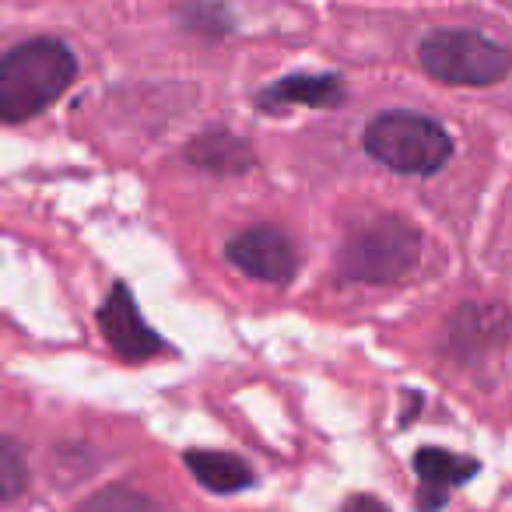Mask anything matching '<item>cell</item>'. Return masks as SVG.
<instances>
[{"instance_id":"obj_1","label":"cell","mask_w":512,"mask_h":512,"mask_svg":"<svg viewBox=\"0 0 512 512\" xmlns=\"http://www.w3.org/2000/svg\"><path fill=\"white\" fill-rule=\"evenodd\" d=\"M78 78V60L60 39L39 36L18 43L0 60V116L25 123L50 109Z\"/></svg>"},{"instance_id":"obj_2","label":"cell","mask_w":512,"mask_h":512,"mask_svg":"<svg viewBox=\"0 0 512 512\" xmlns=\"http://www.w3.org/2000/svg\"><path fill=\"white\" fill-rule=\"evenodd\" d=\"M418 64L428 78L456 88H491L512 74V50L470 29H439L418 43Z\"/></svg>"},{"instance_id":"obj_3","label":"cell","mask_w":512,"mask_h":512,"mask_svg":"<svg viewBox=\"0 0 512 512\" xmlns=\"http://www.w3.org/2000/svg\"><path fill=\"white\" fill-rule=\"evenodd\" d=\"M362 148L386 169L404 172V176H432L453 155V137L421 113H383L365 127Z\"/></svg>"},{"instance_id":"obj_4","label":"cell","mask_w":512,"mask_h":512,"mask_svg":"<svg viewBox=\"0 0 512 512\" xmlns=\"http://www.w3.org/2000/svg\"><path fill=\"white\" fill-rule=\"evenodd\" d=\"M421 235L407 221L383 218L348 239L341 253V271L355 281H397L418 264Z\"/></svg>"},{"instance_id":"obj_5","label":"cell","mask_w":512,"mask_h":512,"mask_svg":"<svg viewBox=\"0 0 512 512\" xmlns=\"http://www.w3.org/2000/svg\"><path fill=\"white\" fill-rule=\"evenodd\" d=\"M225 256L235 271H242L253 281H264V285H288L295 274V264H299L288 235H281L278 228H249V232H239L228 242Z\"/></svg>"},{"instance_id":"obj_6","label":"cell","mask_w":512,"mask_h":512,"mask_svg":"<svg viewBox=\"0 0 512 512\" xmlns=\"http://www.w3.org/2000/svg\"><path fill=\"white\" fill-rule=\"evenodd\" d=\"M99 330H102V337H106L109 348H113L120 358H127V362H144V358L162 351V341H158L155 330L141 320L127 285H116L113 292H109V299L102 302Z\"/></svg>"},{"instance_id":"obj_7","label":"cell","mask_w":512,"mask_h":512,"mask_svg":"<svg viewBox=\"0 0 512 512\" xmlns=\"http://www.w3.org/2000/svg\"><path fill=\"white\" fill-rule=\"evenodd\" d=\"M344 102V81L337 74H288V78L267 85L256 95V106L274 113L285 106H313V109H330Z\"/></svg>"},{"instance_id":"obj_8","label":"cell","mask_w":512,"mask_h":512,"mask_svg":"<svg viewBox=\"0 0 512 512\" xmlns=\"http://www.w3.org/2000/svg\"><path fill=\"white\" fill-rule=\"evenodd\" d=\"M414 470L421 477V495H418V505L425 512H435L446 495L463 484L467 477L477 474V463L467 460V456H453V453H442V449H421L414 456Z\"/></svg>"},{"instance_id":"obj_9","label":"cell","mask_w":512,"mask_h":512,"mask_svg":"<svg viewBox=\"0 0 512 512\" xmlns=\"http://www.w3.org/2000/svg\"><path fill=\"white\" fill-rule=\"evenodd\" d=\"M186 470L214 495H235V491L253 484V470L232 453H211V449H193L186 453Z\"/></svg>"},{"instance_id":"obj_10","label":"cell","mask_w":512,"mask_h":512,"mask_svg":"<svg viewBox=\"0 0 512 512\" xmlns=\"http://www.w3.org/2000/svg\"><path fill=\"white\" fill-rule=\"evenodd\" d=\"M505 327H509V316H502L498 309H463L453 320V348L470 351V355H474V341L484 348H495V344H502Z\"/></svg>"},{"instance_id":"obj_11","label":"cell","mask_w":512,"mask_h":512,"mask_svg":"<svg viewBox=\"0 0 512 512\" xmlns=\"http://www.w3.org/2000/svg\"><path fill=\"white\" fill-rule=\"evenodd\" d=\"M190 158L200 165H214V169H239L249 162L246 148L228 134H207L190 144Z\"/></svg>"},{"instance_id":"obj_12","label":"cell","mask_w":512,"mask_h":512,"mask_svg":"<svg viewBox=\"0 0 512 512\" xmlns=\"http://www.w3.org/2000/svg\"><path fill=\"white\" fill-rule=\"evenodd\" d=\"M78 512H162L151 498L137 495L130 488H106L92 495Z\"/></svg>"},{"instance_id":"obj_13","label":"cell","mask_w":512,"mask_h":512,"mask_svg":"<svg viewBox=\"0 0 512 512\" xmlns=\"http://www.w3.org/2000/svg\"><path fill=\"white\" fill-rule=\"evenodd\" d=\"M0 488L4 498H18L25 488V467H22V453H18L15 439H4V456H0Z\"/></svg>"},{"instance_id":"obj_14","label":"cell","mask_w":512,"mask_h":512,"mask_svg":"<svg viewBox=\"0 0 512 512\" xmlns=\"http://www.w3.org/2000/svg\"><path fill=\"white\" fill-rule=\"evenodd\" d=\"M186 25L197 32L221 36V32L228 29V18H225V8H218V4H193V8H186Z\"/></svg>"}]
</instances>
